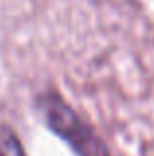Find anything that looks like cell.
Segmentation results:
<instances>
[{
    "label": "cell",
    "mask_w": 154,
    "mask_h": 156,
    "mask_svg": "<svg viewBox=\"0 0 154 156\" xmlns=\"http://www.w3.org/2000/svg\"><path fill=\"white\" fill-rule=\"evenodd\" d=\"M34 109L44 125L61 138L75 156H113L109 144L97 133V129L55 89L36 95Z\"/></svg>",
    "instance_id": "obj_1"
},
{
    "label": "cell",
    "mask_w": 154,
    "mask_h": 156,
    "mask_svg": "<svg viewBox=\"0 0 154 156\" xmlns=\"http://www.w3.org/2000/svg\"><path fill=\"white\" fill-rule=\"evenodd\" d=\"M0 156H28L20 136L8 125H0Z\"/></svg>",
    "instance_id": "obj_2"
}]
</instances>
